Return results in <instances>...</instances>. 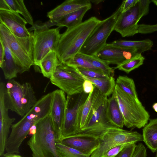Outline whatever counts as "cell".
I'll use <instances>...</instances> for the list:
<instances>
[{
  "label": "cell",
  "instance_id": "42",
  "mask_svg": "<svg viewBox=\"0 0 157 157\" xmlns=\"http://www.w3.org/2000/svg\"><path fill=\"white\" fill-rule=\"evenodd\" d=\"M36 132V124L33 125L29 129V135H33L35 134Z\"/></svg>",
  "mask_w": 157,
  "mask_h": 157
},
{
  "label": "cell",
  "instance_id": "40",
  "mask_svg": "<svg viewBox=\"0 0 157 157\" xmlns=\"http://www.w3.org/2000/svg\"><path fill=\"white\" fill-rule=\"evenodd\" d=\"M0 66H1L4 60L5 52L4 44L2 40L0 39Z\"/></svg>",
  "mask_w": 157,
  "mask_h": 157
},
{
  "label": "cell",
  "instance_id": "24",
  "mask_svg": "<svg viewBox=\"0 0 157 157\" xmlns=\"http://www.w3.org/2000/svg\"><path fill=\"white\" fill-rule=\"evenodd\" d=\"M110 44L114 46L136 48L141 53L151 50L153 44L152 41L149 39L139 41L118 40Z\"/></svg>",
  "mask_w": 157,
  "mask_h": 157
},
{
  "label": "cell",
  "instance_id": "44",
  "mask_svg": "<svg viewBox=\"0 0 157 157\" xmlns=\"http://www.w3.org/2000/svg\"><path fill=\"white\" fill-rule=\"evenodd\" d=\"M91 2H92L96 4H98L99 3L104 2V0H90Z\"/></svg>",
  "mask_w": 157,
  "mask_h": 157
},
{
  "label": "cell",
  "instance_id": "14",
  "mask_svg": "<svg viewBox=\"0 0 157 157\" xmlns=\"http://www.w3.org/2000/svg\"><path fill=\"white\" fill-rule=\"evenodd\" d=\"M141 54L136 48L114 46L107 43L95 55L109 64L118 66Z\"/></svg>",
  "mask_w": 157,
  "mask_h": 157
},
{
  "label": "cell",
  "instance_id": "25",
  "mask_svg": "<svg viewBox=\"0 0 157 157\" xmlns=\"http://www.w3.org/2000/svg\"><path fill=\"white\" fill-rule=\"evenodd\" d=\"M82 76L85 79L90 81L106 97H108L112 94L114 90L116 84L115 79L113 77L103 79L91 78Z\"/></svg>",
  "mask_w": 157,
  "mask_h": 157
},
{
  "label": "cell",
  "instance_id": "16",
  "mask_svg": "<svg viewBox=\"0 0 157 157\" xmlns=\"http://www.w3.org/2000/svg\"><path fill=\"white\" fill-rule=\"evenodd\" d=\"M62 144L90 156L99 147V139L94 136L76 134L62 138L59 142Z\"/></svg>",
  "mask_w": 157,
  "mask_h": 157
},
{
  "label": "cell",
  "instance_id": "18",
  "mask_svg": "<svg viewBox=\"0 0 157 157\" xmlns=\"http://www.w3.org/2000/svg\"><path fill=\"white\" fill-rule=\"evenodd\" d=\"M90 5H92L90 0H67L48 12L47 16L50 20H56L80 8Z\"/></svg>",
  "mask_w": 157,
  "mask_h": 157
},
{
  "label": "cell",
  "instance_id": "2",
  "mask_svg": "<svg viewBox=\"0 0 157 157\" xmlns=\"http://www.w3.org/2000/svg\"><path fill=\"white\" fill-rule=\"evenodd\" d=\"M36 133L27 142L33 157H62L58 151L50 114L36 124Z\"/></svg>",
  "mask_w": 157,
  "mask_h": 157
},
{
  "label": "cell",
  "instance_id": "27",
  "mask_svg": "<svg viewBox=\"0 0 157 157\" xmlns=\"http://www.w3.org/2000/svg\"><path fill=\"white\" fill-rule=\"evenodd\" d=\"M12 10L21 14L28 23L33 26V19L23 0H5Z\"/></svg>",
  "mask_w": 157,
  "mask_h": 157
},
{
  "label": "cell",
  "instance_id": "15",
  "mask_svg": "<svg viewBox=\"0 0 157 157\" xmlns=\"http://www.w3.org/2000/svg\"><path fill=\"white\" fill-rule=\"evenodd\" d=\"M53 98L50 114L52 120L57 142L62 138V131L66 105V93L61 90L52 92Z\"/></svg>",
  "mask_w": 157,
  "mask_h": 157
},
{
  "label": "cell",
  "instance_id": "38",
  "mask_svg": "<svg viewBox=\"0 0 157 157\" xmlns=\"http://www.w3.org/2000/svg\"><path fill=\"white\" fill-rule=\"evenodd\" d=\"M138 0H123L119 7L121 13L124 12L132 7Z\"/></svg>",
  "mask_w": 157,
  "mask_h": 157
},
{
  "label": "cell",
  "instance_id": "26",
  "mask_svg": "<svg viewBox=\"0 0 157 157\" xmlns=\"http://www.w3.org/2000/svg\"><path fill=\"white\" fill-rule=\"evenodd\" d=\"M90 62L94 67L100 70L110 77H113L114 70L113 68L109 66V64L105 61L101 59L95 55L89 56L78 53Z\"/></svg>",
  "mask_w": 157,
  "mask_h": 157
},
{
  "label": "cell",
  "instance_id": "39",
  "mask_svg": "<svg viewBox=\"0 0 157 157\" xmlns=\"http://www.w3.org/2000/svg\"><path fill=\"white\" fill-rule=\"evenodd\" d=\"M94 86V85L90 81L85 79L83 84V91L85 93L89 94L93 92Z\"/></svg>",
  "mask_w": 157,
  "mask_h": 157
},
{
  "label": "cell",
  "instance_id": "21",
  "mask_svg": "<svg viewBox=\"0 0 157 157\" xmlns=\"http://www.w3.org/2000/svg\"><path fill=\"white\" fill-rule=\"evenodd\" d=\"M106 116L109 122L113 126L122 128L124 125L123 117L114 90L111 96L108 98Z\"/></svg>",
  "mask_w": 157,
  "mask_h": 157
},
{
  "label": "cell",
  "instance_id": "7",
  "mask_svg": "<svg viewBox=\"0 0 157 157\" xmlns=\"http://www.w3.org/2000/svg\"><path fill=\"white\" fill-rule=\"evenodd\" d=\"M52 98V92L38 100L35 105L19 121L12 125L11 132L18 138L25 139L31 127L50 114Z\"/></svg>",
  "mask_w": 157,
  "mask_h": 157
},
{
  "label": "cell",
  "instance_id": "11",
  "mask_svg": "<svg viewBox=\"0 0 157 157\" xmlns=\"http://www.w3.org/2000/svg\"><path fill=\"white\" fill-rule=\"evenodd\" d=\"M98 139L99 145L90 157H103L108 150L115 146L143 141L142 135L138 132L129 131L114 126L109 128Z\"/></svg>",
  "mask_w": 157,
  "mask_h": 157
},
{
  "label": "cell",
  "instance_id": "33",
  "mask_svg": "<svg viewBox=\"0 0 157 157\" xmlns=\"http://www.w3.org/2000/svg\"><path fill=\"white\" fill-rule=\"evenodd\" d=\"M79 73L82 75L90 78L107 79L110 78L108 75L102 72L81 67H76Z\"/></svg>",
  "mask_w": 157,
  "mask_h": 157
},
{
  "label": "cell",
  "instance_id": "28",
  "mask_svg": "<svg viewBox=\"0 0 157 157\" xmlns=\"http://www.w3.org/2000/svg\"><path fill=\"white\" fill-rule=\"evenodd\" d=\"M116 84L124 92L136 99H138L134 82L132 79L126 75H119Z\"/></svg>",
  "mask_w": 157,
  "mask_h": 157
},
{
  "label": "cell",
  "instance_id": "37",
  "mask_svg": "<svg viewBox=\"0 0 157 157\" xmlns=\"http://www.w3.org/2000/svg\"><path fill=\"white\" fill-rule=\"evenodd\" d=\"M147 156L146 148L142 143H139L132 157H147Z\"/></svg>",
  "mask_w": 157,
  "mask_h": 157
},
{
  "label": "cell",
  "instance_id": "30",
  "mask_svg": "<svg viewBox=\"0 0 157 157\" xmlns=\"http://www.w3.org/2000/svg\"><path fill=\"white\" fill-rule=\"evenodd\" d=\"M94 97V93L93 91L89 94L88 98L82 108L79 121V131L84 128L86 123L91 110Z\"/></svg>",
  "mask_w": 157,
  "mask_h": 157
},
{
  "label": "cell",
  "instance_id": "23",
  "mask_svg": "<svg viewBox=\"0 0 157 157\" xmlns=\"http://www.w3.org/2000/svg\"><path fill=\"white\" fill-rule=\"evenodd\" d=\"M59 63L56 51H52L40 61L37 66L43 76L50 79Z\"/></svg>",
  "mask_w": 157,
  "mask_h": 157
},
{
  "label": "cell",
  "instance_id": "46",
  "mask_svg": "<svg viewBox=\"0 0 157 157\" xmlns=\"http://www.w3.org/2000/svg\"><path fill=\"white\" fill-rule=\"evenodd\" d=\"M156 151V154L155 157H157V150Z\"/></svg>",
  "mask_w": 157,
  "mask_h": 157
},
{
  "label": "cell",
  "instance_id": "17",
  "mask_svg": "<svg viewBox=\"0 0 157 157\" xmlns=\"http://www.w3.org/2000/svg\"><path fill=\"white\" fill-rule=\"evenodd\" d=\"M0 20L15 36L20 38L31 36V32L26 27L27 21L18 13L12 10H0Z\"/></svg>",
  "mask_w": 157,
  "mask_h": 157
},
{
  "label": "cell",
  "instance_id": "31",
  "mask_svg": "<svg viewBox=\"0 0 157 157\" xmlns=\"http://www.w3.org/2000/svg\"><path fill=\"white\" fill-rule=\"evenodd\" d=\"M64 63L69 66L75 67H81L103 73L100 70L94 67L88 61L80 56L78 54Z\"/></svg>",
  "mask_w": 157,
  "mask_h": 157
},
{
  "label": "cell",
  "instance_id": "3",
  "mask_svg": "<svg viewBox=\"0 0 157 157\" xmlns=\"http://www.w3.org/2000/svg\"><path fill=\"white\" fill-rule=\"evenodd\" d=\"M5 101L9 109L23 117L36 103V98L30 83L21 84L13 79L5 85Z\"/></svg>",
  "mask_w": 157,
  "mask_h": 157
},
{
  "label": "cell",
  "instance_id": "12",
  "mask_svg": "<svg viewBox=\"0 0 157 157\" xmlns=\"http://www.w3.org/2000/svg\"><path fill=\"white\" fill-rule=\"evenodd\" d=\"M61 28L36 29L33 30L34 41L33 59L34 65H38L40 61L52 51H56L61 34Z\"/></svg>",
  "mask_w": 157,
  "mask_h": 157
},
{
  "label": "cell",
  "instance_id": "29",
  "mask_svg": "<svg viewBox=\"0 0 157 157\" xmlns=\"http://www.w3.org/2000/svg\"><path fill=\"white\" fill-rule=\"evenodd\" d=\"M144 59V57L140 54L121 65L117 66L113 68L114 70L118 69L128 74L142 65Z\"/></svg>",
  "mask_w": 157,
  "mask_h": 157
},
{
  "label": "cell",
  "instance_id": "22",
  "mask_svg": "<svg viewBox=\"0 0 157 157\" xmlns=\"http://www.w3.org/2000/svg\"><path fill=\"white\" fill-rule=\"evenodd\" d=\"M143 141L153 153L157 150V118L149 120L143 129Z\"/></svg>",
  "mask_w": 157,
  "mask_h": 157
},
{
  "label": "cell",
  "instance_id": "43",
  "mask_svg": "<svg viewBox=\"0 0 157 157\" xmlns=\"http://www.w3.org/2000/svg\"><path fill=\"white\" fill-rule=\"evenodd\" d=\"M1 157H25L22 156L18 154H11L6 153Z\"/></svg>",
  "mask_w": 157,
  "mask_h": 157
},
{
  "label": "cell",
  "instance_id": "1",
  "mask_svg": "<svg viewBox=\"0 0 157 157\" xmlns=\"http://www.w3.org/2000/svg\"><path fill=\"white\" fill-rule=\"evenodd\" d=\"M101 20L92 17L61 34L56 52L59 62L65 63L76 55Z\"/></svg>",
  "mask_w": 157,
  "mask_h": 157
},
{
  "label": "cell",
  "instance_id": "34",
  "mask_svg": "<svg viewBox=\"0 0 157 157\" xmlns=\"http://www.w3.org/2000/svg\"><path fill=\"white\" fill-rule=\"evenodd\" d=\"M129 144H122L115 146L108 150L103 157H115Z\"/></svg>",
  "mask_w": 157,
  "mask_h": 157
},
{
  "label": "cell",
  "instance_id": "32",
  "mask_svg": "<svg viewBox=\"0 0 157 157\" xmlns=\"http://www.w3.org/2000/svg\"><path fill=\"white\" fill-rule=\"evenodd\" d=\"M56 146L58 151L62 157H90V155L66 146L59 142L56 143Z\"/></svg>",
  "mask_w": 157,
  "mask_h": 157
},
{
  "label": "cell",
  "instance_id": "41",
  "mask_svg": "<svg viewBox=\"0 0 157 157\" xmlns=\"http://www.w3.org/2000/svg\"><path fill=\"white\" fill-rule=\"evenodd\" d=\"M0 10H12L5 0H0Z\"/></svg>",
  "mask_w": 157,
  "mask_h": 157
},
{
  "label": "cell",
  "instance_id": "19",
  "mask_svg": "<svg viewBox=\"0 0 157 157\" xmlns=\"http://www.w3.org/2000/svg\"><path fill=\"white\" fill-rule=\"evenodd\" d=\"M91 6L92 5L86 6L57 19L51 20L53 22V25L61 28L66 27L67 29L75 26L82 22L83 16L91 8Z\"/></svg>",
  "mask_w": 157,
  "mask_h": 157
},
{
  "label": "cell",
  "instance_id": "35",
  "mask_svg": "<svg viewBox=\"0 0 157 157\" xmlns=\"http://www.w3.org/2000/svg\"><path fill=\"white\" fill-rule=\"evenodd\" d=\"M136 146L135 143L129 144L115 157H132Z\"/></svg>",
  "mask_w": 157,
  "mask_h": 157
},
{
  "label": "cell",
  "instance_id": "6",
  "mask_svg": "<svg viewBox=\"0 0 157 157\" xmlns=\"http://www.w3.org/2000/svg\"><path fill=\"white\" fill-rule=\"evenodd\" d=\"M93 91L94 97L91 110L85 126L77 134L90 135L99 138L109 128L114 126L107 118V97L94 86Z\"/></svg>",
  "mask_w": 157,
  "mask_h": 157
},
{
  "label": "cell",
  "instance_id": "10",
  "mask_svg": "<svg viewBox=\"0 0 157 157\" xmlns=\"http://www.w3.org/2000/svg\"><path fill=\"white\" fill-rule=\"evenodd\" d=\"M52 83L64 91L67 95H72L83 91V84L85 79L76 67L59 62L50 79Z\"/></svg>",
  "mask_w": 157,
  "mask_h": 157
},
{
  "label": "cell",
  "instance_id": "13",
  "mask_svg": "<svg viewBox=\"0 0 157 157\" xmlns=\"http://www.w3.org/2000/svg\"><path fill=\"white\" fill-rule=\"evenodd\" d=\"M88 95L89 94L83 91L72 95H67L65 113L62 131V138L75 135L79 131V121L81 109Z\"/></svg>",
  "mask_w": 157,
  "mask_h": 157
},
{
  "label": "cell",
  "instance_id": "5",
  "mask_svg": "<svg viewBox=\"0 0 157 157\" xmlns=\"http://www.w3.org/2000/svg\"><path fill=\"white\" fill-rule=\"evenodd\" d=\"M114 90L124 125L128 128L144 127L148 123L150 115L139 99L126 93L117 84Z\"/></svg>",
  "mask_w": 157,
  "mask_h": 157
},
{
  "label": "cell",
  "instance_id": "9",
  "mask_svg": "<svg viewBox=\"0 0 157 157\" xmlns=\"http://www.w3.org/2000/svg\"><path fill=\"white\" fill-rule=\"evenodd\" d=\"M151 2L149 0H138L130 9L120 13L114 30L123 37L132 36L138 33V22L143 17L148 13Z\"/></svg>",
  "mask_w": 157,
  "mask_h": 157
},
{
  "label": "cell",
  "instance_id": "20",
  "mask_svg": "<svg viewBox=\"0 0 157 157\" xmlns=\"http://www.w3.org/2000/svg\"><path fill=\"white\" fill-rule=\"evenodd\" d=\"M0 39L3 42L5 52L4 61L0 67L3 71L5 79L10 80L16 78L18 73L22 74V70L8 46Z\"/></svg>",
  "mask_w": 157,
  "mask_h": 157
},
{
  "label": "cell",
  "instance_id": "45",
  "mask_svg": "<svg viewBox=\"0 0 157 157\" xmlns=\"http://www.w3.org/2000/svg\"><path fill=\"white\" fill-rule=\"evenodd\" d=\"M152 108L154 111L157 112V103H155L152 105Z\"/></svg>",
  "mask_w": 157,
  "mask_h": 157
},
{
  "label": "cell",
  "instance_id": "4",
  "mask_svg": "<svg viewBox=\"0 0 157 157\" xmlns=\"http://www.w3.org/2000/svg\"><path fill=\"white\" fill-rule=\"evenodd\" d=\"M30 36L20 38L15 36L3 23H0V38L7 45L17 60L22 73L29 71L34 65L33 49V32Z\"/></svg>",
  "mask_w": 157,
  "mask_h": 157
},
{
  "label": "cell",
  "instance_id": "36",
  "mask_svg": "<svg viewBox=\"0 0 157 157\" xmlns=\"http://www.w3.org/2000/svg\"><path fill=\"white\" fill-rule=\"evenodd\" d=\"M138 31V33L143 34L153 33L157 31V24L154 25L139 24Z\"/></svg>",
  "mask_w": 157,
  "mask_h": 157
},
{
  "label": "cell",
  "instance_id": "8",
  "mask_svg": "<svg viewBox=\"0 0 157 157\" xmlns=\"http://www.w3.org/2000/svg\"><path fill=\"white\" fill-rule=\"evenodd\" d=\"M120 13L119 7L110 16L101 21L87 39L79 53L94 56L100 50L107 44L108 37L114 30Z\"/></svg>",
  "mask_w": 157,
  "mask_h": 157
}]
</instances>
